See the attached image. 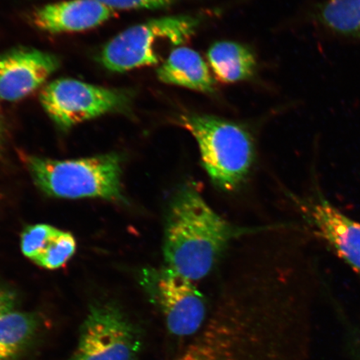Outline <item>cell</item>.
<instances>
[{
    "instance_id": "obj_16",
    "label": "cell",
    "mask_w": 360,
    "mask_h": 360,
    "mask_svg": "<svg viewBox=\"0 0 360 360\" xmlns=\"http://www.w3.org/2000/svg\"><path fill=\"white\" fill-rule=\"evenodd\" d=\"M75 250L76 242L74 236L58 229L46 250L34 263L48 269L60 268L74 255Z\"/></svg>"
},
{
    "instance_id": "obj_14",
    "label": "cell",
    "mask_w": 360,
    "mask_h": 360,
    "mask_svg": "<svg viewBox=\"0 0 360 360\" xmlns=\"http://www.w3.org/2000/svg\"><path fill=\"white\" fill-rule=\"evenodd\" d=\"M208 60L211 69L224 83H236L254 75L256 60L250 49L231 41L217 42L210 47Z\"/></svg>"
},
{
    "instance_id": "obj_1",
    "label": "cell",
    "mask_w": 360,
    "mask_h": 360,
    "mask_svg": "<svg viewBox=\"0 0 360 360\" xmlns=\"http://www.w3.org/2000/svg\"><path fill=\"white\" fill-rule=\"evenodd\" d=\"M264 227H240L227 221L193 184L176 188L165 220V266L193 282L209 276L229 247Z\"/></svg>"
},
{
    "instance_id": "obj_17",
    "label": "cell",
    "mask_w": 360,
    "mask_h": 360,
    "mask_svg": "<svg viewBox=\"0 0 360 360\" xmlns=\"http://www.w3.org/2000/svg\"><path fill=\"white\" fill-rule=\"evenodd\" d=\"M58 231V229L44 224L26 227L21 236L22 253L35 262L46 250Z\"/></svg>"
},
{
    "instance_id": "obj_10",
    "label": "cell",
    "mask_w": 360,
    "mask_h": 360,
    "mask_svg": "<svg viewBox=\"0 0 360 360\" xmlns=\"http://www.w3.org/2000/svg\"><path fill=\"white\" fill-rule=\"evenodd\" d=\"M53 53L17 47L0 53V98L15 102L30 96L60 68Z\"/></svg>"
},
{
    "instance_id": "obj_3",
    "label": "cell",
    "mask_w": 360,
    "mask_h": 360,
    "mask_svg": "<svg viewBox=\"0 0 360 360\" xmlns=\"http://www.w3.org/2000/svg\"><path fill=\"white\" fill-rule=\"evenodd\" d=\"M25 161L36 186L49 196L68 200L98 198L124 200L122 160L118 155L69 160L29 156Z\"/></svg>"
},
{
    "instance_id": "obj_6",
    "label": "cell",
    "mask_w": 360,
    "mask_h": 360,
    "mask_svg": "<svg viewBox=\"0 0 360 360\" xmlns=\"http://www.w3.org/2000/svg\"><path fill=\"white\" fill-rule=\"evenodd\" d=\"M132 101L133 94L128 90L97 86L74 79L53 81L39 94L43 109L63 130L110 112H127Z\"/></svg>"
},
{
    "instance_id": "obj_2",
    "label": "cell",
    "mask_w": 360,
    "mask_h": 360,
    "mask_svg": "<svg viewBox=\"0 0 360 360\" xmlns=\"http://www.w3.org/2000/svg\"><path fill=\"white\" fill-rule=\"evenodd\" d=\"M176 121L195 138L202 168L214 186L224 191L240 187L255 160L250 133L240 124L213 115H180Z\"/></svg>"
},
{
    "instance_id": "obj_7",
    "label": "cell",
    "mask_w": 360,
    "mask_h": 360,
    "mask_svg": "<svg viewBox=\"0 0 360 360\" xmlns=\"http://www.w3.org/2000/svg\"><path fill=\"white\" fill-rule=\"evenodd\" d=\"M141 346V332L119 305L96 303L90 306L68 360H137Z\"/></svg>"
},
{
    "instance_id": "obj_12",
    "label": "cell",
    "mask_w": 360,
    "mask_h": 360,
    "mask_svg": "<svg viewBox=\"0 0 360 360\" xmlns=\"http://www.w3.org/2000/svg\"><path fill=\"white\" fill-rule=\"evenodd\" d=\"M161 82L202 93H214V80L202 57L188 47L170 52L167 60L157 70Z\"/></svg>"
},
{
    "instance_id": "obj_18",
    "label": "cell",
    "mask_w": 360,
    "mask_h": 360,
    "mask_svg": "<svg viewBox=\"0 0 360 360\" xmlns=\"http://www.w3.org/2000/svg\"><path fill=\"white\" fill-rule=\"evenodd\" d=\"M115 11L129 10H155L168 7L176 0H98Z\"/></svg>"
},
{
    "instance_id": "obj_9",
    "label": "cell",
    "mask_w": 360,
    "mask_h": 360,
    "mask_svg": "<svg viewBox=\"0 0 360 360\" xmlns=\"http://www.w3.org/2000/svg\"><path fill=\"white\" fill-rule=\"evenodd\" d=\"M299 206L315 235L360 274V223L341 212L319 193L301 200Z\"/></svg>"
},
{
    "instance_id": "obj_19",
    "label": "cell",
    "mask_w": 360,
    "mask_h": 360,
    "mask_svg": "<svg viewBox=\"0 0 360 360\" xmlns=\"http://www.w3.org/2000/svg\"><path fill=\"white\" fill-rule=\"evenodd\" d=\"M17 305V296L15 292L6 287L0 285V315L13 311Z\"/></svg>"
},
{
    "instance_id": "obj_15",
    "label": "cell",
    "mask_w": 360,
    "mask_h": 360,
    "mask_svg": "<svg viewBox=\"0 0 360 360\" xmlns=\"http://www.w3.org/2000/svg\"><path fill=\"white\" fill-rule=\"evenodd\" d=\"M319 19L334 32L360 39V0H328Z\"/></svg>"
},
{
    "instance_id": "obj_4",
    "label": "cell",
    "mask_w": 360,
    "mask_h": 360,
    "mask_svg": "<svg viewBox=\"0 0 360 360\" xmlns=\"http://www.w3.org/2000/svg\"><path fill=\"white\" fill-rule=\"evenodd\" d=\"M259 304L241 292H225L218 311L190 345L171 360H248Z\"/></svg>"
},
{
    "instance_id": "obj_13",
    "label": "cell",
    "mask_w": 360,
    "mask_h": 360,
    "mask_svg": "<svg viewBox=\"0 0 360 360\" xmlns=\"http://www.w3.org/2000/svg\"><path fill=\"white\" fill-rule=\"evenodd\" d=\"M43 328L40 315L8 312L0 315V360H20L34 347Z\"/></svg>"
},
{
    "instance_id": "obj_11",
    "label": "cell",
    "mask_w": 360,
    "mask_h": 360,
    "mask_svg": "<svg viewBox=\"0 0 360 360\" xmlns=\"http://www.w3.org/2000/svg\"><path fill=\"white\" fill-rule=\"evenodd\" d=\"M116 11L98 0H66L36 10V28L51 34L81 32L96 28L115 16Z\"/></svg>"
},
{
    "instance_id": "obj_5",
    "label": "cell",
    "mask_w": 360,
    "mask_h": 360,
    "mask_svg": "<svg viewBox=\"0 0 360 360\" xmlns=\"http://www.w3.org/2000/svg\"><path fill=\"white\" fill-rule=\"evenodd\" d=\"M200 19L179 15L159 18L129 27L103 48L101 64L114 73H124L160 62V43L179 45L196 32Z\"/></svg>"
},
{
    "instance_id": "obj_20",
    "label": "cell",
    "mask_w": 360,
    "mask_h": 360,
    "mask_svg": "<svg viewBox=\"0 0 360 360\" xmlns=\"http://www.w3.org/2000/svg\"><path fill=\"white\" fill-rule=\"evenodd\" d=\"M6 126H4V123L1 120H0V154H1L4 142H6Z\"/></svg>"
},
{
    "instance_id": "obj_8",
    "label": "cell",
    "mask_w": 360,
    "mask_h": 360,
    "mask_svg": "<svg viewBox=\"0 0 360 360\" xmlns=\"http://www.w3.org/2000/svg\"><path fill=\"white\" fill-rule=\"evenodd\" d=\"M143 281L159 304L171 334L178 337L199 334L206 325L207 304L195 282L166 266L146 270Z\"/></svg>"
}]
</instances>
